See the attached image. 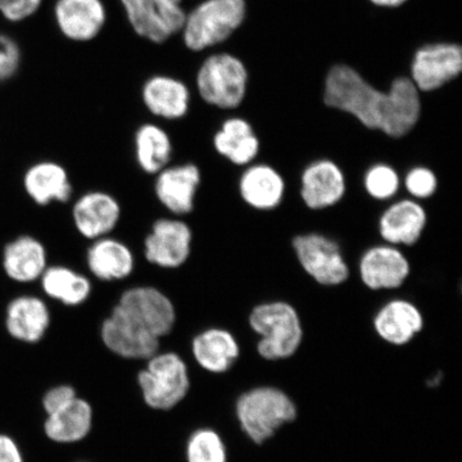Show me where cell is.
Here are the masks:
<instances>
[{
  "label": "cell",
  "instance_id": "1",
  "mask_svg": "<svg viewBox=\"0 0 462 462\" xmlns=\"http://www.w3.org/2000/svg\"><path fill=\"white\" fill-rule=\"evenodd\" d=\"M325 101L328 106L354 115L368 129L391 137H402L420 118L418 90L411 80L397 79L388 94L373 88L354 69L334 67L328 75Z\"/></svg>",
  "mask_w": 462,
  "mask_h": 462
},
{
  "label": "cell",
  "instance_id": "2",
  "mask_svg": "<svg viewBox=\"0 0 462 462\" xmlns=\"http://www.w3.org/2000/svg\"><path fill=\"white\" fill-rule=\"evenodd\" d=\"M234 409L240 430L255 446L269 442L299 415L291 396L274 385H257L242 392Z\"/></svg>",
  "mask_w": 462,
  "mask_h": 462
},
{
  "label": "cell",
  "instance_id": "3",
  "mask_svg": "<svg viewBox=\"0 0 462 462\" xmlns=\"http://www.w3.org/2000/svg\"><path fill=\"white\" fill-rule=\"evenodd\" d=\"M248 326L259 337L256 351L264 361L289 360L301 349L303 323L291 303L276 300L254 306Z\"/></svg>",
  "mask_w": 462,
  "mask_h": 462
},
{
  "label": "cell",
  "instance_id": "4",
  "mask_svg": "<svg viewBox=\"0 0 462 462\" xmlns=\"http://www.w3.org/2000/svg\"><path fill=\"white\" fill-rule=\"evenodd\" d=\"M135 383L143 403L154 412H170L186 402L192 377L186 360L175 351H159L138 369Z\"/></svg>",
  "mask_w": 462,
  "mask_h": 462
},
{
  "label": "cell",
  "instance_id": "5",
  "mask_svg": "<svg viewBox=\"0 0 462 462\" xmlns=\"http://www.w3.org/2000/svg\"><path fill=\"white\" fill-rule=\"evenodd\" d=\"M245 16V0H206L187 14L183 42L190 51H200L225 42Z\"/></svg>",
  "mask_w": 462,
  "mask_h": 462
},
{
  "label": "cell",
  "instance_id": "6",
  "mask_svg": "<svg viewBox=\"0 0 462 462\" xmlns=\"http://www.w3.org/2000/svg\"><path fill=\"white\" fill-rule=\"evenodd\" d=\"M292 250L302 270L317 284L343 285L350 269L337 241L319 233L300 234L292 239Z\"/></svg>",
  "mask_w": 462,
  "mask_h": 462
},
{
  "label": "cell",
  "instance_id": "7",
  "mask_svg": "<svg viewBox=\"0 0 462 462\" xmlns=\"http://www.w3.org/2000/svg\"><path fill=\"white\" fill-rule=\"evenodd\" d=\"M246 82L244 63L228 54L207 58L196 78L202 100L225 109L240 106L245 96Z\"/></svg>",
  "mask_w": 462,
  "mask_h": 462
},
{
  "label": "cell",
  "instance_id": "8",
  "mask_svg": "<svg viewBox=\"0 0 462 462\" xmlns=\"http://www.w3.org/2000/svg\"><path fill=\"white\" fill-rule=\"evenodd\" d=\"M133 321L162 340L173 331L177 310L171 300L153 286H135L121 294L116 304Z\"/></svg>",
  "mask_w": 462,
  "mask_h": 462
},
{
  "label": "cell",
  "instance_id": "9",
  "mask_svg": "<svg viewBox=\"0 0 462 462\" xmlns=\"http://www.w3.org/2000/svg\"><path fill=\"white\" fill-rule=\"evenodd\" d=\"M138 36L163 43L182 31L187 14L182 0H121Z\"/></svg>",
  "mask_w": 462,
  "mask_h": 462
},
{
  "label": "cell",
  "instance_id": "10",
  "mask_svg": "<svg viewBox=\"0 0 462 462\" xmlns=\"http://www.w3.org/2000/svg\"><path fill=\"white\" fill-rule=\"evenodd\" d=\"M101 342L120 360L146 362L161 349V339L130 319L117 306L103 320Z\"/></svg>",
  "mask_w": 462,
  "mask_h": 462
},
{
  "label": "cell",
  "instance_id": "11",
  "mask_svg": "<svg viewBox=\"0 0 462 462\" xmlns=\"http://www.w3.org/2000/svg\"><path fill=\"white\" fill-rule=\"evenodd\" d=\"M193 231L178 218H159L143 242L144 257L162 269H178L192 253Z\"/></svg>",
  "mask_w": 462,
  "mask_h": 462
},
{
  "label": "cell",
  "instance_id": "12",
  "mask_svg": "<svg viewBox=\"0 0 462 462\" xmlns=\"http://www.w3.org/2000/svg\"><path fill=\"white\" fill-rule=\"evenodd\" d=\"M362 284L369 291H395L411 274V263L401 247L374 245L362 254L359 263Z\"/></svg>",
  "mask_w": 462,
  "mask_h": 462
},
{
  "label": "cell",
  "instance_id": "13",
  "mask_svg": "<svg viewBox=\"0 0 462 462\" xmlns=\"http://www.w3.org/2000/svg\"><path fill=\"white\" fill-rule=\"evenodd\" d=\"M346 192L345 172L331 160L311 162L300 178V195L304 205L313 211L337 206L343 200Z\"/></svg>",
  "mask_w": 462,
  "mask_h": 462
},
{
  "label": "cell",
  "instance_id": "14",
  "mask_svg": "<svg viewBox=\"0 0 462 462\" xmlns=\"http://www.w3.org/2000/svg\"><path fill=\"white\" fill-rule=\"evenodd\" d=\"M48 263V252L42 240L23 234L5 242L0 253V268L5 279L27 285L42 279Z\"/></svg>",
  "mask_w": 462,
  "mask_h": 462
},
{
  "label": "cell",
  "instance_id": "15",
  "mask_svg": "<svg viewBox=\"0 0 462 462\" xmlns=\"http://www.w3.org/2000/svg\"><path fill=\"white\" fill-rule=\"evenodd\" d=\"M4 313L5 331L21 343L42 342L51 325L49 305L34 294H19L10 299Z\"/></svg>",
  "mask_w": 462,
  "mask_h": 462
},
{
  "label": "cell",
  "instance_id": "16",
  "mask_svg": "<svg viewBox=\"0 0 462 462\" xmlns=\"http://www.w3.org/2000/svg\"><path fill=\"white\" fill-rule=\"evenodd\" d=\"M155 176V196L166 210L177 217L193 212L196 195L201 183V172L198 165H169Z\"/></svg>",
  "mask_w": 462,
  "mask_h": 462
},
{
  "label": "cell",
  "instance_id": "17",
  "mask_svg": "<svg viewBox=\"0 0 462 462\" xmlns=\"http://www.w3.org/2000/svg\"><path fill=\"white\" fill-rule=\"evenodd\" d=\"M427 223L429 216L419 200L404 199L393 202L381 213L378 230L385 244L413 246L423 236Z\"/></svg>",
  "mask_w": 462,
  "mask_h": 462
},
{
  "label": "cell",
  "instance_id": "18",
  "mask_svg": "<svg viewBox=\"0 0 462 462\" xmlns=\"http://www.w3.org/2000/svg\"><path fill=\"white\" fill-rule=\"evenodd\" d=\"M121 217L119 201L102 190H92L75 201L72 219L84 238L95 241L113 233Z\"/></svg>",
  "mask_w": 462,
  "mask_h": 462
},
{
  "label": "cell",
  "instance_id": "19",
  "mask_svg": "<svg viewBox=\"0 0 462 462\" xmlns=\"http://www.w3.org/2000/svg\"><path fill=\"white\" fill-rule=\"evenodd\" d=\"M425 319L420 310L407 299H393L384 303L373 318V328L384 343L403 346L424 330Z\"/></svg>",
  "mask_w": 462,
  "mask_h": 462
},
{
  "label": "cell",
  "instance_id": "20",
  "mask_svg": "<svg viewBox=\"0 0 462 462\" xmlns=\"http://www.w3.org/2000/svg\"><path fill=\"white\" fill-rule=\"evenodd\" d=\"M190 354L202 371L223 375L239 361L241 346L233 333L224 328H209L195 335L190 342Z\"/></svg>",
  "mask_w": 462,
  "mask_h": 462
},
{
  "label": "cell",
  "instance_id": "21",
  "mask_svg": "<svg viewBox=\"0 0 462 462\" xmlns=\"http://www.w3.org/2000/svg\"><path fill=\"white\" fill-rule=\"evenodd\" d=\"M95 420V408L90 402L78 396L60 411L46 415L44 435L56 446H78L91 435Z\"/></svg>",
  "mask_w": 462,
  "mask_h": 462
},
{
  "label": "cell",
  "instance_id": "22",
  "mask_svg": "<svg viewBox=\"0 0 462 462\" xmlns=\"http://www.w3.org/2000/svg\"><path fill=\"white\" fill-rule=\"evenodd\" d=\"M461 69L462 54L458 45H430L415 55L412 75L420 90L431 91L457 77Z\"/></svg>",
  "mask_w": 462,
  "mask_h": 462
},
{
  "label": "cell",
  "instance_id": "23",
  "mask_svg": "<svg viewBox=\"0 0 462 462\" xmlns=\"http://www.w3.org/2000/svg\"><path fill=\"white\" fill-rule=\"evenodd\" d=\"M22 187L27 198L39 207L49 206L51 202L65 204L73 194L67 170L53 161H42L29 166L22 177Z\"/></svg>",
  "mask_w": 462,
  "mask_h": 462
},
{
  "label": "cell",
  "instance_id": "24",
  "mask_svg": "<svg viewBox=\"0 0 462 462\" xmlns=\"http://www.w3.org/2000/svg\"><path fill=\"white\" fill-rule=\"evenodd\" d=\"M55 17L63 36L86 42L101 32L106 11L101 0H57Z\"/></svg>",
  "mask_w": 462,
  "mask_h": 462
},
{
  "label": "cell",
  "instance_id": "25",
  "mask_svg": "<svg viewBox=\"0 0 462 462\" xmlns=\"http://www.w3.org/2000/svg\"><path fill=\"white\" fill-rule=\"evenodd\" d=\"M239 193L242 200L252 209L273 211L284 200L285 179L273 166L251 164L239 179Z\"/></svg>",
  "mask_w": 462,
  "mask_h": 462
},
{
  "label": "cell",
  "instance_id": "26",
  "mask_svg": "<svg viewBox=\"0 0 462 462\" xmlns=\"http://www.w3.org/2000/svg\"><path fill=\"white\" fill-rule=\"evenodd\" d=\"M86 263L90 273L102 282L123 281L135 268L131 248L109 236L92 241L87 251Z\"/></svg>",
  "mask_w": 462,
  "mask_h": 462
},
{
  "label": "cell",
  "instance_id": "27",
  "mask_svg": "<svg viewBox=\"0 0 462 462\" xmlns=\"http://www.w3.org/2000/svg\"><path fill=\"white\" fill-rule=\"evenodd\" d=\"M143 100L157 117L177 120L189 112L190 94L181 80L164 75L149 79L143 87Z\"/></svg>",
  "mask_w": 462,
  "mask_h": 462
},
{
  "label": "cell",
  "instance_id": "28",
  "mask_svg": "<svg viewBox=\"0 0 462 462\" xmlns=\"http://www.w3.org/2000/svg\"><path fill=\"white\" fill-rule=\"evenodd\" d=\"M213 146L221 157L236 166H248L257 158L260 143L246 120L230 118L216 133Z\"/></svg>",
  "mask_w": 462,
  "mask_h": 462
},
{
  "label": "cell",
  "instance_id": "29",
  "mask_svg": "<svg viewBox=\"0 0 462 462\" xmlns=\"http://www.w3.org/2000/svg\"><path fill=\"white\" fill-rule=\"evenodd\" d=\"M39 281L45 296L69 308L86 303L91 296L88 277L65 265H49Z\"/></svg>",
  "mask_w": 462,
  "mask_h": 462
},
{
  "label": "cell",
  "instance_id": "30",
  "mask_svg": "<svg viewBox=\"0 0 462 462\" xmlns=\"http://www.w3.org/2000/svg\"><path fill=\"white\" fill-rule=\"evenodd\" d=\"M134 144L137 164L148 175H158L170 165L172 143L170 135L161 126L153 124L140 126Z\"/></svg>",
  "mask_w": 462,
  "mask_h": 462
},
{
  "label": "cell",
  "instance_id": "31",
  "mask_svg": "<svg viewBox=\"0 0 462 462\" xmlns=\"http://www.w3.org/2000/svg\"><path fill=\"white\" fill-rule=\"evenodd\" d=\"M186 462H228V449L221 433L199 427L189 433L183 448Z\"/></svg>",
  "mask_w": 462,
  "mask_h": 462
},
{
  "label": "cell",
  "instance_id": "32",
  "mask_svg": "<svg viewBox=\"0 0 462 462\" xmlns=\"http://www.w3.org/2000/svg\"><path fill=\"white\" fill-rule=\"evenodd\" d=\"M363 186L369 198L385 201L395 198L400 192L402 180L394 167L385 164H374L365 171Z\"/></svg>",
  "mask_w": 462,
  "mask_h": 462
},
{
  "label": "cell",
  "instance_id": "33",
  "mask_svg": "<svg viewBox=\"0 0 462 462\" xmlns=\"http://www.w3.org/2000/svg\"><path fill=\"white\" fill-rule=\"evenodd\" d=\"M439 186L436 172L426 166H415L403 179V187L412 199L423 200L432 198Z\"/></svg>",
  "mask_w": 462,
  "mask_h": 462
},
{
  "label": "cell",
  "instance_id": "34",
  "mask_svg": "<svg viewBox=\"0 0 462 462\" xmlns=\"http://www.w3.org/2000/svg\"><path fill=\"white\" fill-rule=\"evenodd\" d=\"M78 396V390L70 383H60L51 386L42 397V408L45 415L60 411V410L67 407Z\"/></svg>",
  "mask_w": 462,
  "mask_h": 462
},
{
  "label": "cell",
  "instance_id": "35",
  "mask_svg": "<svg viewBox=\"0 0 462 462\" xmlns=\"http://www.w3.org/2000/svg\"><path fill=\"white\" fill-rule=\"evenodd\" d=\"M20 63V50L13 39L0 36V80L16 72Z\"/></svg>",
  "mask_w": 462,
  "mask_h": 462
},
{
  "label": "cell",
  "instance_id": "36",
  "mask_svg": "<svg viewBox=\"0 0 462 462\" xmlns=\"http://www.w3.org/2000/svg\"><path fill=\"white\" fill-rule=\"evenodd\" d=\"M42 0H0V13L9 21L19 22L32 15Z\"/></svg>",
  "mask_w": 462,
  "mask_h": 462
},
{
  "label": "cell",
  "instance_id": "37",
  "mask_svg": "<svg viewBox=\"0 0 462 462\" xmlns=\"http://www.w3.org/2000/svg\"><path fill=\"white\" fill-rule=\"evenodd\" d=\"M0 462H24L19 446L9 436L0 435Z\"/></svg>",
  "mask_w": 462,
  "mask_h": 462
},
{
  "label": "cell",
  "instance_id": "38",
  "mask_svg": "<svg viewBox=\"0 0 462 462\" xmlns=\"http://www.w3.org/2000/svg\"><path fill=\"white\" fill-rule=\"evenodd\" d=\"M372 2L378 5H386V7H396V5H400L402 3L406 2V0H372Z\"/></svg>",
  "mask_w": 462,
  "mask_h": 462
},
{
  "label": "cell",
  "instance_id": "39",
  "mask_svg": "<svg viewBox=\"0 0 462 462\" xmlns=\"http://www.w3.org/2000/svg\"><path fill=\"white\" fill-rule=\"evenodd\" d=\"M77 462H90V461H86V460H85V461H77Z\"/></svg>",
  "mask_w": 462,
  "mask_h": 462
}]
</instances>
